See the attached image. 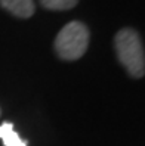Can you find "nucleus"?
I'll return each mask as SVG.
<instances>
[{
    "label": "nucleus",
    "mask_w": 145,
    "mask_h": 146,
    "mask_svg": "<svg viewBox=\"0 0 145 146\" xmlns=\"http://www.w3.org/2000/svg\"><path fill=\"white\" fill-rule=\"evenodd\" d=\"M89 28L80 21L64 25L55 38V52L64 61L80 59L89 47Z\"/></svg>",
    "instance_id": "obj_2"
},
{
    "label": "nucleus",
    "mask_w": 145,
    "mask_h": 146,
    "mask_svg": "<svg viewBox=\"0 0 145 146\" xmlns=\"http://www.w3.org/2000/svg\"><path fill=\"white\" fill-rule=\"evenodd\" d=\"M3 9L12 13L16 18H30L34 13V2L33 0H0Z\"/></svg>",
    "instance_id": "obj_3"
},
{
    "label": "nucleus",
    "mask_w": 145,
    "mask_h": 146,
    "mask_svg": "<svg viewBox=\"0 0 145 146\" xmlns=\"http://www.w3.org/2000/svg\"><path fill=\"white\" fill-rule=\"evenodd\" d=\"M79 3V0H40V5L49 11H68Z\"/></svg>",
    "instance_id": "obj_5"
},
{
    "label": "nucleus",
    "mask_w": 145,
    "mask_h": 146,
    "mask_svg": "<svg viewBox=\"0 0 145 146\" xmlns=\"http://www.w3.org/2000/svg\"><path fill=\"white\" fill-rule=\"evenodd\" d=\"M114 47L124 70L135 78H142L145 72V53L138 31L122 28L114 37Z\"/></svg>",
    "instance_id": "obj_1"
},
{
    "label": "nucleus",
    "mask_w": 145,
    "mask_h": 146,
    "mask_svg": "<svg viewBox=\"0 0 145 146\" xmlns=\"http://www.w3.org/2000/svg\"><path fill=\"white\" fill-rule=\"evenodd\" d=\"M0 139L3 140L5 146H27V140L21 139L12 123H3L0 125Z\"/></svg>",
    "instance_id": "obj_4"
}]
</instances>
